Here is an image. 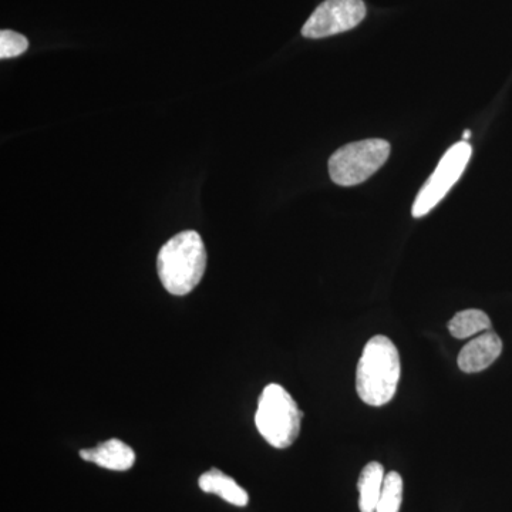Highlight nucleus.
I'll return each mask as SVG.
<instances>
[{
	"mask_svg": "<svg viewBox=\"0 0 512 512\" xmlns=\"http://www.w3.org/2000/svg\"><path fill=\"white\" fill-rule=\"evenodd\" d=\"M400 379V356L387 336H373L366 343L356 372V390L360 399L373 407L393 399Z\"/></svg>",
	"mask_w": 512,
	"mask_h": 512,
	"instance_id": "nucleus-1",
	"label": "nucleus"
},
{
	"mask_svg": "<svg viewBox=\"0 0 512 512\" xmlns=\"http://www.w3.org/2000/svg\"><path fill=\"white\" fill-rule=\"evenodd\" d=\"M205 268L207 251L198 232H180L158 252V276L165 291L171 295H188L200 284Z\"/></svg>",
	"mask_w": 512,
	"mask_h": 512,
	"instance_id": "nucleus-2",
	"label": "nucleus"
},
{
	"mask_svg": "<svg viewBox=\"0 0 512 512\" xmlns=\"http://www.w3.org/2000/svg\"><path fill=\"white\" fill-rule=\"evenodd\" d=\"M303 413L281 384H268L259 397L256 429L275 448L291 447L301 431Z\"/></svg>",
	"mask_w": 512,
	"mask_h": 512,
	"instance_id": "nucleus-3",
	"label": "nucleus"
},
{
	"mask_svg": "<svg viewBox=\"0 0 512 512\" xmlns=\"http://www.w3.org/2000/svg\"><path fill=\"white\" fill-rule=\"evenodd\" d=\"M389 141L369 138L343 146L330 157L329 174L340 187L365 183L367 178L383 167L390 156Z\"/></svg>",
	"mask_w": 512,
	"mask_h": 512,
	"instance_id": "nucleus-4",
	"label": "nucleus"
},
{
	"mask_svg": "<svg viewBox=\"0 0 512 512\" xmlns=\"http://www.w3.org/2000/svg\"><path fill=\"white\" fill-rule=\"evenodd\" d=\"M473 148L467 141H460L448 148L446 154L441 158L434 173L421 188L416 201L413 204L412 214L414 218H421L429 214L443 201L448 191L460 180L468 161H470Z\"/></svg>",
	"mask_w": 512,
	"mask_h": 512,
	"instance_id": "nucleus-5",
	"label": "nucleus"
},
{
	"mask_svg": "<svg viewBox=\"0 0 512 512\" xmlns=\"http://www.w3.org/2000/svg\"><path fill=\"white\" fill-rule=\"evenodd\" d=\"M366 18L363 0H325L302 28L308 39H322L355 29Z\"/></svg>",
	"mask_w": 512,
	"mask_h": 512,
	"instance_id": "nucleus-6",
	"label": "nucleus"
},
{
	"mask_svg": "<svg viewBox=\"0 0 512 512\" xmlns=\"http://www.w3.org/2000/svg\"><path fill=\"white\" fill-rule=\"evenodd\" d=\"M501 352H503V342L500 336L493 330H487L461 349L458 355V367L464 373L483 372L493 365Z\"/></svg>",
	"mask_w": 512,
	"mask_h": 512,
	"instance_id": "nucleus-7",
	"label": "nucleus"
},
{
	"mask_svg": "<svg viewBox=\"0 0 512 512\" xmlns=\"http://www.w3.org/2000/svg\"><path fill=\"white\" fill-rule=\"evenodd\" d=\"M84 461L113 471H127L136 463V453L124 441L111 439L99 446L80 451Z\"/></svg>",
	"mask_w": 512,
	"mask_h": 512,
	"instance_id": "nucleus-8",
	"label": "nucleus"
},
{
	"mask_svg": "<svg viewBox=\"0 0 512 512\" xmlns=\"http://www.w3.org/2000/svg\"><path fill=\"white\" fill-rule=\"evenodd\" d=\"M198 485L204 493L218 495L229 504L237 505V507L248 505L247 491L234 478L228 477L227 474L222 473L217 468H212V470L202 474L200 480H198Z\"/></svg>",
	"mask_w": 512,
	"mask_h": 512,
	"instance_id": "nucleus-9",
	"label": "nucleus"
},
{
	"mask_svg": "<svg viewBox=\"0 0 512 512\" xmlns=\"http://www.w3.org/2000/svg\"><path fill=\"white\" fill-rule=\"evenodd\" d=\"M384 467L377 461L367 464L360 473L359 483V508L360 512H375L380 495H382Z\"/></svg>",
	"mask_w": 512,
	"mask_h": 512,
	"instance_id": "nucleus-10",
	"label": "nucleus"
},
{
	"mask_svg": "<svg viewBox=\"0 0 512 512\" xmlns=\"http://www.w3.org/2000/svg\"><path fill=\"white\" fill-rule=\"evenodd\" d=\"M491 329L487 313L478 309L458 312L448 323V330L456 339H467Z\"/></svg>",
	"mask_w": 512,
	"mask_h": 512,
	"instance_id": "nucleus-11",
	"label": "nucleus"
},
{
	"mask_svg": "<svg viewBox=\"0 0 512 512\" xmlns=\"http://www.w3.org/2000/svg\"><path fill=\"white\" fill-rule=\"evenodd\" d=\"M403 500V478L396 471H390L384 478L382 495L375 512H399Z\"/></svg>",
	"mask_w": 512,
	"mask_h": 512,
	"instance_id": "nucleus-12",
	"label": "nucleus"
},
{
	"mask_svg": "<svg viewBox=\"0 0 512 512\" xmlns=\"http://www.w3.org/2000/svg\"><path fill=\"white\" fill-rule=\"evenodd\" d=\"M29 40L20 33L13 30H2L0 32V57L12 59L18 57L28 50Z\"/></svg>",
	"mask_w": 512,
	"mask_h": 512,
	"instance_id": "nucleus-13",
	"label": "nucleus"
},
{
	"mask_svg": "<svg viewBox=\"0 0 512 512\" xmlns=\"http://www.w3.org/2000/svg\"><path fill=\"white\" fill-rule=\"evenodd\" d=\"M470 136H471V131H470V130H466V131H464L463 140H464V141H467V140H468V138H470Z\"/></svg>",
	"mask_w": 512,
	"mask_h": 512,
	"instance_id": "nucleus-14",
	"label": "nucleus"
}]
</instances>
